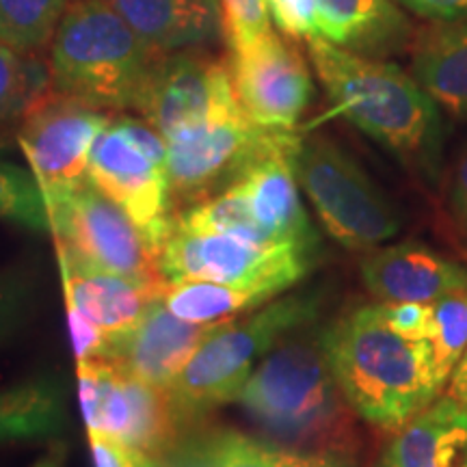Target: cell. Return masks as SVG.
Masks as SVG:
<instances>
[{
  "label": "cell",
  "mask_w": 467,
  "mask_h": 467,
  "mask_svg": "<svg viewBox=\"0 0 467 467\" xmlns=\"http://www.w3.org/2000/svg\"><path fill=\"white\" fill-rule=\"evenodd\" d=\"M292 137L295 130L255 124L238 100L225 104L200 124L165 139L171 200L195 203L217 195L265 151Z\"/></svg>",
  "instance_id": "30bf717a"
},
{
  "label": "cell",
  "mask_w": 467,
  "mask_h": 467,
  "mask_svg": "<svg viewBox=\"0 0 467 467\" xmlns=\"http://www.w3.org/2000/svg\"><path fill=\"white\" fill-rule=\"evenodd\" d=\"M219 9L230 52L249 48L273 33L266 0H219Z\"/></svg>",
  "instance_id": "f546056e"
},
{
  "label": "cell",
  "mask_w": 467,
  "mask_h": 467,
  "mask_svg": "<svg viewBox=\"0 0 467 467\" xmlns=\"http://www.w3.org/2000/svg\"><path fill=\"white\" fill-rule=\"evenodd\" d=\"M234 93L249 119L271 130H295L314 96L312 74L301 52L268 33L227 58Z\"/></svg>",
  "instance_id": "4fadbf2b"
},
{
  "label": "cell",
  "mask_w": 467,
  "mask_h": 467,
  "mask_svg": "<svg viewBox=\"0 0 467 467\" xmlns=\"http://www.w3.org/2000/svg\"><path fill=\"white\" fill-rule=\"evenodd\" d=\"M167 309L186 323L217 325L234 320L241 314L254 312L271 301L260 290L241 288V285L203 282V279H182L169 282L162 295Z\"/></svg>",
  "instance_id": "d4e9b609"
},
{
  "label": "cell",
  "mask_w": 467,
  "mask_h": 467,
  "mask_svg": "<svg viewBox=\"0 0 467 467\" xmlns=\"http://www.w3.org/2000/svg\"><path fill=\"white\" fill-rule=\"evenodd\" d=\"M48 89V66L0 42V143L17 137L28 109Z\"/></svg>",
  "instance_id": "484cf974"
},
{
  "label": "cell",
  "mask_w": 467,
  "mask_h": 467,
  "mask_svg": "<svg viewBox=\"0 0 467 467\" xmlns=\"http://www.w3.org/2000/svg\"><path fill=\"white\" fill-rule=\"evenodd\" d=\"M161 55L107 0L69 5L48 48V87L57 96L109 110H134Z\"/></svg>",
  "instance_id": "277c9868"
},
{
  "label": "cell",
  "mask_w": 467,
  "mask_h": 467,
  "mask_svg": "<svg viewBox=\"0 0 467 467\" xmlns=\"http://www.w3.org/2000/svg\"><path fill=\"white\" fill-rule=\"evenodd\" d=\"M159 55L202 50L223 39L219 0H107Z\"/></svg>",
  "instance_id": "d6986e66"
},
{
  "label": "cell",
  "mask_w": 467,
  "mask_h": 467,
  "mask_svg": "<svg viewBox=\"0 0 467 467\" xmlns=\"http://www.w3.org/2000/svg\"><path fill=\"white\" fill-rule=\"evenodd\" d=\"M67 424L66 388L55 379L0 389V443L42 441L63 433Z\"/></svg>",
  "instance_id": "cb8c5ba5"
},
{
  "label": "cell",
  "mask_w": 467,
  "mask_h": 467,
  "mask_svg": "<svg viewBox=\"0 0 467 467\" xmlns=\"http://www.w3.org/2000/svg\"><path fill=\"white\" fill-rule=\"evenodd\" d=\"M383 317L402 336L429 340L433 325L431 303H381Z\"/></svg>",
  "instance_id": "1f68e13d"
},
{
  "label": "cell",
  "mask_w": 467,
  "mask_h": 467,
  "mask_svg": "<svg viewBox=\"0 0 467 467\" xmlns=\"http://www.w3.org/2000/svg\"><path fill=\"white\" fill-rule=\"evenodd\" d=\"M399 3L424 20H467V0H399Z\"/></svg>",
  "instance_id": "e575fe53"
},
{
  "label": "cell",
  "mask_w": 467,
  "mask_h": 467,
  "mask_svg": "<svg viewBox=\"0 0 467 467\" xmlns=\"http://www.w3.org/2000/svg\"><path fill=\"white\" fill-rule=\"evenodd\" d=\"M317 249L299 244H258L230 234L195 232L171 219L159 247L167 282L203 279L260 290L275 299L307 275Z\"/></svg>",
  "instance_id": "ba28073f"
},
{
  "label": "cell",
  "mask_w": 467,
  "mask_h": 467,
  "mask_svg": "<svg viewBox=\"0 0 467 467\" xmlns=\"http://www.w3.org/2000/svg\"><path fill=\"white\" fill-rule=\"evenodd\" d=\"M0 219L35 232H52L48 202L31 169L0 161Z\"/></svg>",
  "instance_id": "83f0119b"
},
{
  "label": "cell",
  "mask_w": 467,
  "mask_h": 467,
  "mask_svg": "<svg viewBox=\"0 0 467 467\" xmlns=\"http://www.w3.org/2000/svg\"><path fill=\"white\" fill-rule=\"evenodd\" d=\"M448 203H451V217L457 225V232L467 243V145L454 162Z\"/></svg>",
  "instance_id": "836d02e7"
},
{
  "label": "cell",
  "mask_w": 467,
  "mask_h": 467,
  "mask_svg": "<svg viewBox=\"0 0 467 467\" xmlns=\"http://www.w3.org/2000/svg\"><path fill=\"white\" fill-rule=\"evenodd\" d=\"M295 169L320 223L344 249L370 251L400 232L394 203L329 137L301 139Z\"/></svg>",
  "instance_id": "8992f818"
},
{
  "label": "cell",
  "mask_w": 467,
  "mask_h": 467,
  "mask_svg": "<svg viewBox=\"0 0 467 467\" xmlns=\"http://www.w3.org/2000/svg\"><path fill=\"white\" fill-rule=\"evenodd\" d=\"M217 325L186 323L169 312L161 299L130 334L109 344L104 359L143 381L169 389Z\"/></svg>",
  "instance_id": "e0dca14e"
},
{
  "label": "cell",
  "mask_w": 467,
  "mask_h": 467,
  "mask_svg": "<svg viewBox=\"0 0 467 467\" xmlns=\"http://www.w3.org/2000/svg\"><path fill=\"white\" fill-rule=\"evenodd\" d=\"M57 254L66 301L74 303L109 337V344L130 334L167 290V284L139 282L85 265L61 244H57Z\"/></svg>",
  "instance_id": "2e32d148"
},
{
  "label": "cell",
  "mask_w": 467,
  "mask_h": 467,
  "mask_svg": "<svg viewBox=\"0 0 467 467\" xmlns=\"http://www.w3.org/2000/svg\"><path fill=\"white\" fill-rule=\"evenodd\" d=\"M465 407H467V405H465Z\"/></svg>",
  "instance_id": "f35d334b"
},
{
  "label": "cell",
  "mask_w": 467,
  "mask_h": 467,
  "mask_svg": "<svg viewBox=\"0 0 467 467\" xmlns=\"http://www.w3.org/2000/svg\"><path fill=\"white\" fill-rule=\"evenodd\" d=\"M91 454L96 467H156V461H150L137 454L121 441L104 435H89Z\"/></svg>",
  "instance_id": "d6a6232c"
},
{
  "label": "cell",
  "mask_w": 467,
  "mask_h": 467,
  "mask_svg": "<svg viewBox=\"0 0 467 467\" xmlns=\"http://www.w3.org/2000/svg\"><path fill=\"white\" fill-rule=\"evenodd\" d=\"M67 7L69 0H0V42L39 58L50 48Z\"/></svg>",
  "instance_id": "4316f807"
},
{
  "label": "cell",
  "mask_w": 467,
  "mask_h": 467,
  "mask_svg": "<svg viewBox=\"0 0 467 467\" xmlns=\"http://www.w3.org/2000/svg\"><path fill=\"white\" fill-rule=\"evenodd\" d=\"M411 67L437 107L467 121V20L440 22L422 31Z\"/></svg>",
  "instance_id": "7402d4cb"
},
{
  "label": "cell",
  "mask_w": 467,
  "mask_h": 467,
  "mask_svg": "<svg viewBox=\"0 0 467 467\" xmlns=\"http://www.w3.org/2000/svg\"><path fill=\"white\" fill-rule=\"evenodd\" d=\"M431 347L435 350L440 375L451 381L457 366L467 353V285L431 303Z\"/></svg>",
  "instance_id": "f1b7e54d"
},
{
  "label": "cell",
  "mask_w": 467,
  "mask_h": 467,
  "mask_svg": "<svg viewBox=\"0 0 467 467\" xmlns=\"http://www.w3.org/2000/svg\"><path fill=\"white\" fill-rule=\"evenodd\" d=\"M364 285L381 303H435L467 285V268L429 244L407 241L361 260Z\"/></svg>",
  "instance_id": "ac0fdd59"
},
{
  "label": "cell",
  "mask_w": 467,
  "mask_h": 467,
  "mask_svg": "<svg viewBox=\"0 0 467 467\" xmlns=\"http://www.w3.org/2000/svg\"><path fill=\"white\" fill-rule=\"evenodd\" d=\"M320 301L318 292H296L265 303L244 318L214 327L189 366L169 385L182 420L238 400L255 366L279 342L318 318Z\"/></svg>",
  "instance_id": "5b68a950"
},
{
  "label": "cell",
  "mask_w": 467,
  "mask_h": 467,
  "mask_svg": "<svg viewBox=\"0 0 467 467\" xmlns=\"http://www.w3.org/2000/svg\"><path fill=\"white\" fill-rule=\"evenodd\" d=\"M50 219L57 244L85 265L139 282L169 284L151 238L89 182L52 206Z\"/></svg>",
  "instance_id": "8fae6325"
},
{
  "label": "cell",
  "mask_w": 467,
  "mask_h": 467,
  "mask_svg": "<svg viewBox=\"0 0 467 467\" xmlns=\"http://www.w3.org/2000/svg\"><path fill=\"white\" fill-rule=\"evenodd\" d=\"M87 180L161 247L173 214L167 141L159 130L137 117L110 119L91 150Z\"/></svg>",
  "instance_id": "52a82bcc"
},
{
  "label": "cell",
  "mask_w": 467,
  "mask_h": 467,
  "mask_svg": "<svg viewBox=\"0 0 467 467\" xmlns=\"http://www.w3.org/2000/svg\"><path fill=\"white\" fill-rule=\"evenodd\" d=\"M234 100L236 93L227 61L202 50H182L156 58L134 110L162 139H169Z\"/></svg>",
  "instance_id": "5bb4252c"
},
{
  "label": "cell",
  "mask_w": 467,
  "mask_h": 467,
  "mask_svg": "<svg viewBox=\"0 0 467 467\" xmlns=\"http://www.w3.org/2000/svg\"><path fill=\"white\" fill-rule=\"evenodd\" d=\"M241 405L255 424L296 451L342 452L350 443V411L327 358L323 329L296 331L255 366Z\"/></svg>",
  "instance_id": "3957f363"
},
{
  "label": "cell",
  "mask_w": 467,
  "mask_h": 467,
  "mask_svg": "<svg viewBox=\"0 0 467 467\" xmlns=\"http://www.w3.org/2000/svg\"><path fill=\"white\" fill-rule=\"evenodd\" d=\"M74 3H83V0H69V5H74Z\"/></svg>",
  "instance_id": "74e56055"
},
{
  "label": "cell",
  "mask_w": 467,
  "mask_h": 467,
  "mask_svg": "<svg viewBox=\"0 0 467 467\" xmlns=\"http://www.w3.org/2000/svg\"><path fill=\"white\" fill-rule=\"evenodd\" d=\"M329 366L355 416L396 431L424 411L446 385L431 340L402 336L381 303L361 306L323 329Z\"/></svg>",
  "instance_id": "7a4b0ae2"
},
{
  "label": "cell",
  "mask_w": 467,
  "mask_h": 467,
  "mask_svg": "<svg viewBox=\"0 0 467 467\" xmlns=\"http://www.w3.org/2000/svg\"><path fill=\"white\" fill-rule=\"evenodd\" d=\"M110 119L104 110L50 89L28 109L16 141L42 186L48 208L89 182L91 150Z\"/></svg>",
  "instance_id": "7c38bea8"
},
{
  "label": "cell",
  "mask_w": 467,
  "mask_h": 467,
  "mask_svg": "<svg viewBox=\"0 0 467 467\" xmlns=\"http://www.w3.org/2000/svg\"><path fill=\"white\" fill-rule=\"evenodd\" d=\"M307 55L337 113L413 173L437 184L446 124L418 80L394 63L337 48L318 35L307 39Z\"/></svg>",
  "instance_id": "6da1fadb"
},
{
  "label": "cell",
  "mask_w": 467,
  "mask_h": 467,
  "mask_svg": "<svg viewBox=\"0 0 467 467\" xmlns=\"http://www.w3.org/2000/svg\"><path fill=\"white\" fill-rule=\"evenodd\" d=\"M377 467H467V407L446 396L396 429Z\"/></svg>",
  "instance_id": "ffe728a7"
},
{
  "label": "cell",
  "mask_w": 467,
  "mask_h": 467,
  "mask_svg": "<svg viewBox=\"0 0 467 467\" xmlns=\"http://www.w3.org/2000/svg\"><path fill=\"white\" fill-rule=\"evenodd\" d=\"M451 396L457 399L461 405H467V353L451 377Z\"/></svg>",
  "instance_id": "8d00e7d4"
},
{
  "label": "cell",
  "mask_w": 467,
  "mask_h": 467,
  "mask_svg": "<svg viewBox=\"0 0 467 467\" xmlns=\"http://www.w3.org/2000/svg\"><path fill=\"white\" fill-rule=\"evenodd\" d=\"M268 14L285 37H317V0H266Z\"/></svg>",
  "instance_id": "4dcf8cb0"
},
{
  "label": "cell",
  "mask_w": 467,
  "mask_h": 467,
  "mask_svg": "<svg viewBox=\"0 0 467 467\" xmlns=\"http://www.w3.org/2000/svg\"><path fill=\"white\" fill-rule=\"evenodd\" d=\"M22 301H25V295L20 285L14 279L0 277V336L7 334L16 318L20 317Z\"/></svg>",
  "instance_id": "d590c367"
},
{
  "label": "cell",
  "mask_w": 467,
  "mask_h": 467,
  "mask_svg": "<svg viewBox=\"0 0 467 467\" xmlns=\"http://www.w3.org/2000/svg\"><path fill=\"white\" fill-rule=\"evenodd\" d=\"M78 388L89 435L121 441L150 461L162 459L178 443L184 420L167 388L107 359L78 361Z\"/></svg>",
  "instance_id": "9c48e42d"
},
{
  "label": "cell",
  "mask_w": 467,
  "mask_h": 467,
  "mask_svg": "<svg viewBox=\"0 0 467 467\" xmlns=\"http://www.w3.org/2000/svg\"><path fill=\"white\" fill-rule=\"evenodd\" d=\"M299 145L301 139L295 134L285 143L265 151L232 184L243 192L251 214L273 238L317 249L318 238L303 208L295 169Z\"/></svg>",
  "instance_id": "9a60e30c"
},
{
  "label": "cell",
  "mask_w": 467,
  "mask_h": 467,
  "mask_svg": "<svg viewBox=\"0 0 467 467\" xmlns=\"http://www.w3.org/2000/svg\"><path fill=\"white\" fill-rule=\"evenodd\" d=\"M317 33L337 48L379 58L402 48L411 28L392 0H317Z\"/></svg>",
  "instance_id": "44dd1931"
},
{
  "label": "cell",
  "mask_w": 467,
  "mask_h": 467,
  "mask_svg": "<svg viewBox=\"0 0 467 467\" xmlns=\"http://www.w3.org/2000/svg\"><path fill=\"white\" fill-rule=\"evenodd\" d=\"M175 467H350L342 452L296 451L236 431H214L192 441Z\"/></svg>",
  "instance_id": "603a6c76"
}]
</instances>
